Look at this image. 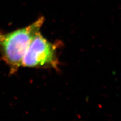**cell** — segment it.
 <instances>
[{
  "instance_id": "cell-1",
  "label": "cell",
  "mask_w": 121,
  "mask_h": 121,
  "mask_svg": "<svg viewBox=\"0 0 121 121\" xmlns=\"http://www.w3.org/2000/svg\"><path fill=\"white\" fill-rule=\"evenodd\" d=\"M44 22L39 17L31 24L12 32H0V54L10 69V73H16L21 66L25 53L33 38L40 32Z\"/></svg>"
},
{
  "instance_id": "cell-2",
  "label": "cell",
  "mask_w": 121,
  "mask_h": 121,
  "mask_svg": "<svg viewBox=\"0 0 121 121\" xmlns=\"http://www.w3.org/2000/svg\"><path fill=\"white\" fill-rule=\"evenodd\" d=\"M57 45L45 39L40 31L33 38L23 58L21 66L58 69Z\"/></svg>"
}]
</instances>
